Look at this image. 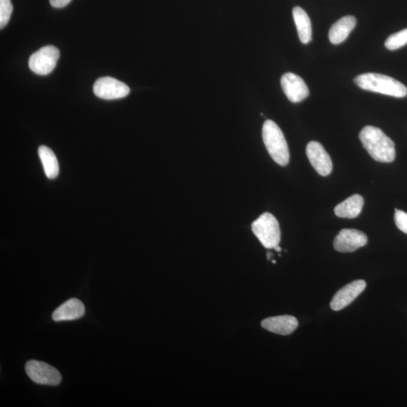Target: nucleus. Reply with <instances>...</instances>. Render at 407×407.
<instances>
[{"instance_id":"nucleus-1","label":"nucleus","mask_w":407,"mask_h":407,"mask_svg":"<svg viewBox=\"0 0 407 407\" xmlns=\"http://www.w3.org/2000/svg\"><path fill=\"white\" fill-rule=\"evenodd\" d=\"M359 137L363 147L376 162L389 163L395 159V143L380 128L366 126Z\"/></svg>"},{"instance_id":"nucleus-2","label":"nucleus","mask_w":407,"mask_h":407,"mask_svg":"<svg viewBox=\"0 0 407 407\" xmlns=\"http://www.w3.org/2000/svg\"><path fill=\"white\" fill-rule=\"evenodd\" d=\"M357 86L364 90L402 98L407 95V88L401 82L386 75L367 73L355 79Z\"/></svg>"},{"instance_id":"nucleus-3","label":"nucleus","mask_w":407,"mask_h":407,"mask_svg":"<svg viewBox=\"0 0 407 407\" xmlns=\"http://www.w3.org/2000/svg\"><path fill=\"white\" fill-rule=\"evenodd\" d=\"M263 140L268 154L281 166L290 161L288 145L282 130L272 120H266L263 126Z\"/></svg>"},{"instance_id":"nucleus-4","label":"nucleus","mask_w":407,"mask_h":407,"mask_svg":"<svg viewBox=\"0 0 407 407\" xmlns=\"http://www.w3.org/2000/svg\"><path fill=\"white\" fill-rule=\"evenodd\" d=\"M252 231L264 247L274 249L281 241L279 222L270 213H264L252 224Z\"/></svg>"},{"instance_id":"nucleus-5","label":"nucleus","mask_w":407,"mask_h":407,"mask_svg":"<svg viewBox=\"0 0 407 407\" xmlns=\"http://www.w3.org/2000/svg\"><path fill=\"white\" fill-rule=\"evenodd\" d=\"M25 371L29 378L40 385L56 386L62 380V376L56 368L39 360H29Z\"/></svg>"},{"instance_id":"nucleus-6","label":"nucleus","mask_w":407,"mask_h":407,"mask_svg":"<svg viewBox=\"0 0 407 407\" xmlns=\"http://www.w3.org/2000/svg\"><path fill=\"white\" fill-rule=\"evenodd\" d=\"M59 57L60 51L55 46H45L30 56L29 67L36 74L48 75L56 68Z\"/></svg>"},{"instance_id":"nucleus-7","label":"nucleus","mask_w":407,"mask_h":407,"mask_svg":"<svg viewBox=\"0 0 407 407\" xmlns=\"http://www.w3.org/2000/svg\"><path fill=\"white\" fill-rule=\"evenodd\" d=\"M95 95L104 100H116L126 97L130 89L126 84L117 79L106 76L97 80L94 84Z\"/></svg>"},{"instance_id":"nucleus-8","label":"nucleus","mask_w":407,"mask_h":407,"mask_svg":"<svg viewBox=\"0 0 407 407\" xmlns=\"http://www.w3.org/2000/svg\"><path fill=\"white\" fill-rule=\"evenodd\" d=\"M367 242L364 233L354 229H344L336 236L334 247L338 252L351 253L364 247Z\"/></svg>"},{"instance_id":"nucleus-9","label":"nucleus","mask_w":407,"mask_h":407,"mask_svg":"<svg viewBox=\"0 0 407 407\" xmlns=\"http://www.w3.org/2000/svg\"><path fill=\"white\" fill-rule=\"evenodd\" d=\"M306 155L314 170L326 176L333 171V163L327 152L320 143L311 141L307 145Z\"/></svg>"},{"instance_id":"nucleus-10","label":"nucleus","mask_w":407,"mask_h":407,"mask_svg":"<svg viewBox=\"0 0 407 407\" xmlns=\"http://www.w3.org/2000/svg\"><path fill=\"white\" fill-rule=\"evenodd\" d=\"M281 84L283 92L291 102L299 103L309 97L310 90L304 80L293 73L282 75Z\"/></svg>"},{"instance_id":"nucleus-11","label":"nucleus","mask_w":407,"mask_h":407,"mask_svg":"<svg viewBox=\"0 0 407 407\" xmlns=\"http://www.w3.org/2000/svg\"><path fill=\"white\" fill-rule=\"evenodd\" d=\"M367 283L363 280H357L348 283L334 296L330 307L334 311H340L350 305L365 290Z\"/></svg>"},{"instance_id":"nucleus-12","label":"nucleus","mask_w":407,"mask_h":407,"mask_svg":"<svg viewBox=\"0 0 407 407\" xmlns=\"http://www.w3.org/2000/svg\"><path fill=\"white\" fill-rule=\"evenodd\" d=\"M261 325L268 332L286 336L295 332L298 321L294 316H281L264 319Z\"/></svg>"},{"instance_id":"nucleus-13","label":"nucleus","mask_w":407,"mask_h":407,"mask_svg":"<svg viewBox=\"0 0 407 407\" xmlns=\"http://www.w3.org/2000/svg\"><path fill=\"white\" fill-rule=\"evenodd\" d=\"M86 312L84 305L76 298L69 299L53 312L52 319L56 322L81 318Z\"/></svg>"},{"instance_id":"nucleus-14","label":"nucleus","mask_w":407,"mask_h":407,"mask_svg":"<svg viewBox=\"0 0 407 407\" xmlns=\"http://www.w3.org/2000/svg\"><path fill=\"white\" fill-rule=\"evenodd\" d=\"M357 20L352 15H347L338 20L329 30V40L334 45H339L347 39L356 27Z\"/></svg>"},{"instance_id":"nucleus-15","label":"nucleus","mask_w":407,"mask_h":407,"mask_svg":"<svg viewBox=\"0 0 407 407\" xmlns=\"http://www.w3.org/2000/svg\"><path fill=\"white\" fill-rule=\"evenodd\" d=\"M364 203L362 196L353 195L335 207V214L340 218H356L362 213Z\"/></svg>"},{"instance_id":"nucleus-16","label":"nucleus","mask_w":407,"mask_h":407,"mask_svg":"<svg viewBox=\"0 0 407 407\" xmlns=\"http://www.w3.org/2000/svg\"><path fill=\"white\" fill-rule=\"evenodd\" d=\"M293 16L299 40L303 44H308L312 38V23L308 14L301 7L296 6L293 10Z\"/></svg>"},{"instance_id":"nucleus-17","label":"nucleus","mask_w":407,"mask_h":407,"mask_svg":"<svg viewBox=\"0 0 407 407\" xmlns=\"http://www.w3.org/2000/svg\"><path fill=\"white\" fill-rule=\"evenodd\" d=\"M44 172L49 179H55L59 174V165L55 153L45 146L38 150Z\"/></svg>"},{"instance_id":"nucleus-18","label":"nucleus","mask_w":407,"mask_h":407,"mask_svg":"<svg viewBox=\"0 0 407 407\" xmlns=\"http://www.w3.org/2000/svg\"><path fill=\"white\" fill-rule=\"evenodd\" d=\"M407 44V28L391 35L385 43L386 47L390 51H395Z\"/></svg>"},{"instance_id":"nucleus-19","label":"nucleus","mask_w":407,"mask_h":407,"mask_svg":"<svg viewBox=\"0 0 407 407\" xmlns=\"http://www.w3.org/2000/svg\"><path fill=\"white\" fill-rule=\"evenodd\" d=\"M12 11L11 0H0V28L3 29L9 23Z\"/></svg>"},{"instance_id":"nucleus-20","label":"nucleus","mask_w":407,"mask_h":407,"mask_svg":"<svg viewBox=\"0 0 407 407\" xmlns=\"http://www.w3.org/2000/svg\"><path fill=\"white\" fill-rule=\"evenodd\" d=\"M395 221L397 228L407 234V213L403 211L395 209Z\"/></svg>"},{"instance_id":"nucleus-21","label":"nucleus","mask_w":407,"mask_h":407,"mask_svg":"<svg viewBox=\"0 0 407 407\" xmlns=\"http://www.w3.org/2000/svg\"><path fill=\"white\" fill-rule=\"evenodd\" d=\"M71 2V0H50V4L55 8H63Z\"/></svg>"},{"instance_id":"nucleus-22","label":"nucleus","mask_w":407,"mask_h":407,"mask_svg":"<svg viewBox=\"0 0 407 407\" xmlns=\"http://www.w3.org/2000/svg\"><path fill=\"white\" fill-rule=\"evenodd\" d=\"M276 251L277 252H281V248L279 247V246H276V247L274 248Z\"/></svg>"},{"instance_id":"nucleus-23","label":"nucleus","mask_w":407,"mask_h":407,"mask_svg":"<svg viewBox=\"0 0 407 407\" xmlns=\"http://www.w3.org/2000/svg\"><path fill=\"white\" fill-rule=\"evenodd\" d=\"M272 257V253H267V258L268 259H271V257Z\"/></svg>"},{"instance_id":"nucleus-24","label":"nucleus","mask_w":407,"mask_h":407,"mask_svg":"<svg viewBox=\"0 0 407 407\" xmlns=\"http://www.w3.org/2000/svg\"><path fill=\"white\" fill-rule=\"evenodd\" d=\"M272 263L273 264H276V261L275 260H272Z\"/></svg>"}]
</instances>
